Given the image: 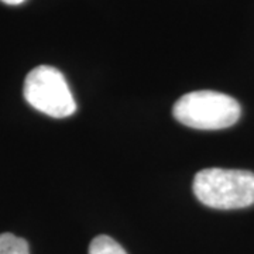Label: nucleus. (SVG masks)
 <instances>
[{"mask_svg":"<svg viewBox=\"0 0 254 254\" xmlns=\"http://www.w3.org/2000/svg\"><path fill=\"white\" fill-rule=\"evenodd\" d=\"M193 193L205 206L222 210L254 203V173L246 170L206 168L193 178Z\"/></svg>","mask_w":254,"mask_h":254,"instance_id":"1","label":"nucleus"},{"mask_svg":"<svg viewBox=\"0 0 254 254\" xmlns=\"http://www.w3.org/2000/svg\"><path fill=\"white\" fill-rule=\"evenodd\" d=\"M174 118L198 130H220L240 119V105L232 96L216 91H195L184 95L174 105Z\"/></svg>","mask_w":254,"mask_h":254,"instance_id":"2","label":"nucleus"},{"mask_svg":"<svg viewBox=\"0 0 254 254\" xmlns=\"http://www.w3.org/2000/svg\"><path fill=\"white\" fill-rule=\"evenodd\" d=\"M23 92L28 105L47 116L68 118L76 110L66 79L54 66L40 65L31 69L26 76Z\"/></svg>","mask_w":254,"mask_h":254,"instance_id":"3","label":"nucleus"},{"mask_svg":"<svg viewBox=\"0 0 254 254\" xmlns=\"http://www.w3.org/2000/svg\"><path fill=\"white\" fill-rule=\"evenodd\" d=\"M88 254H127L118 242L106 235L96 236L92 240Z\"/></svg>","mask_w":254,"mask_h":254,"instance_id":"4","label":"nucleus"},{"mask_svg":"<svg viewBox=\"0 0 254 254\" xmlns=\"http://www.w3.org/2000/svg\"><path fill=\"white\" fill-rule=\"evenodd\" d=\"M0 254H30L28 243L11 233L0 235Z\"/></svg>","mask_w":254,"mask_h":254,"instance_id":"5","label":"nucleus"},{"mask_svg":"<svg viewBox=\"0 0 254 254\" xmlns=\"http://www.w3.org/2000/svg\"><path fill=\"white\" fill-rule=\"evenodd\" d=\"M3 3H6V4H21L23 1H26V0H1Z\"/></svg>","mask_w":254,"mask_h":254,"instance_id":"6","label":"nucleus"}]
</instances>
